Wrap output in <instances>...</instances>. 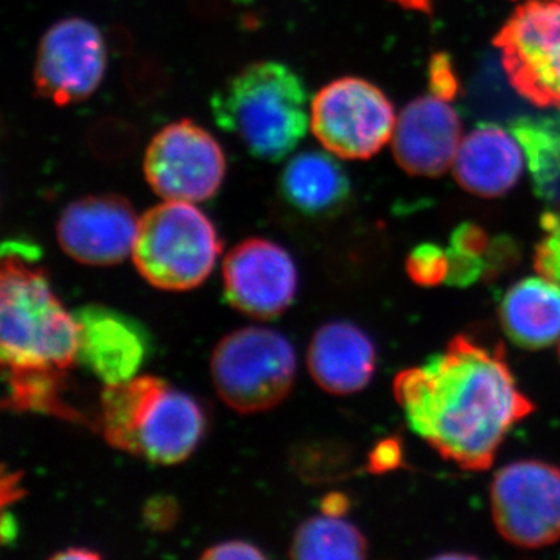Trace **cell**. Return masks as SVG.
<instances>
[{
  "label": "cell",
  "mask_w": 560,
  "mask_h": 560,
  "mask_svg": "<svg viewBox=\"0 0 560 560\" xmlns=\"http://www.w3.org/2000/svg\"><path fill=\"white\" fill-rule=\"evenodd\" d=\"M448 275L445 283L458 289L474 285L478 279L482 278L488 270V261L486 256H477V254L464 253L448 246Z\"/></svg>",
  "instance_id": "484cf974"
},
{
  "label": "cell",
  "mask_w": 560,
  "mask_h": 560,
  "mask_svg": "<svg viewBox=\"0 0 560 560\" xmlns=\"http://www.w3.org/2000/svg\"><path fill=\"white\" fill-rule=\"evenodd\" d=\"M493 523L504 540L539 550L560 540V469L525 459L497 471L490 486Z\"/></svg>",
  "instance_id": "ba28073f"
},
{
  "label": "cell",
  "mask_w": 560,
  "mask_h": 560,
  "mask_svg": "<svg viewBox=\"0 0 560 560\" xmlns=\"http://www.w3.org/2000/svg\"><path fill=\"white\" fill-rule=\"evenodd\" d=\"M220 253L212 221L194 202L167 200L140 217L131 257L151 285L186 291L209 278Z\"/></svg>",
  "instance_id": "277c9868"
},
{
  "label": "cell",
  "mask_w": 560,
  "mask_h": 560,
  "mask_svg": "<svg viewBox=\"0 0 560 560\" xmlns=\"http://www.w3.org/2000/svg\"><path fill=\"white\" fill-rule=\"evenodd\" d=\"M404 460V451L399 440H385L375 445L370 455V470L374 474L399 469Z\"/></svg>",
  "instance_id": "f1b7e54d"
},
{
  "label": "cell",
  "mask_w": 560,
  "mask_h": 560,
  "mask_svg": "<svg viewBox=\"0 0 560 560\" xmlns=\"http://www.w3.org/2000/svg\"><path fill=\"white\" fill-rule=\"evenodd\" d=\"M407 272L420 287H436L445 283L448 275L447 249L423 243L411 250L407 259Z\"/></svg>",
  "instance_id": "cb8c5ba5"
},
{
  "label": "cell",
  "mask_w": 560,
  "mask_h": 560,
  "mask_svg": "<svg viewBox=\"0 0 560 560\" xmlns=\"http://www.w3.org/2000/svg\"><path fill=\"white\" fill-rule=\"evenodd\" d=\"M143 173L164 200L202 202L220 190L226 156L209 131L184 119L154 136L143 158Z\"/></svg>",
  "instance_id": "9c48e42d"
},
{
  "label": "cell",
  "mask_w": 560,
  "mask_h": 560,
  "mask_svg": "<svg viewBox=\"0 0 560 560\" xmlns=\"http://www.w3.org/2000/svg\"><path fill=\"white\" fill-rule=\"evenodd\" d=\"M213 385L221 400L242 415L278 407L293 388L296 357L289 340L265 327H245L226 335L210 359Z\"/></svg>",
  "instance_id": "5b68a950"
},
{
  "label": "cell",
  "mask_w": 560,
  "mask_h": 560,
  "mask_svg": "<svg viewBox=\"0 0 560 560\" xmlns=\"http://www.w3.org/2000/svg\"><path fill=\"white\" fill-rule=\"evenodd\" d=\"M175 501L171 499H154L149 501L145 510V521L151 528L167 529L171 528L176 521Z\"/></svg>",
  "instance_id": "4dcf8cb0"
},
{
  "label": "cell",
  "mask_w": 560,
  "mask_h": 560,
  "mask_svg": "<svg viewBox=\"0 0 560 560\" xmlns=\"http://www.w3.org/2000/svg\"><path fill=\"white\" fill-rule=\"evenodd\" d=\"M206 423L198 401L167 385L151 404L140 427L139 455L153 463H183L200 444Z\"/></svg>",
  "instance_id": "e0dca14e"
},
{
  "label": "cell",
  "mask_w": 560,
  "mask_h": 560,
  "mask_svg": "<svg viewBox=\"0 0 560 560\" xmlns=\"http://www.w3.org/2000/svg\"><path fill=\"white\" fill-rule=\"evenodd\" d=\"M79 353L83 363L106 385L136 377L150 352V337L142 326L103 305H86L75 313Z\"/></svg>",
  "instance_id": "5bb4252c"
},
{
  "label": "cell",
  "mask_w": 560,
  "mask_h": 560,
  "mask_svg": "<svg viewBox=\"0 0 560 560\" xmlns=\"http://www.w3.org/2000/svg\"><path fill=\"white\" fill-rule=\"evenodd\" d=\"M313 135L342 160H370L386 145L396 113L370 81L345 77L326 84L312 102Z\"/></svg>",
  "instance_id": "52a82bcc"
},
{
  "label": "cell",
  "mask_w": 560,
  "mask_h": 560,
  "mask_svg": "<svg viewBox=\"0 0 560 560\" xmlns=\"http://www.w3.org/2000/svg\"><path fill=\"white\" fill-rule=\"evenodd\" d=\"M307 364L320 388L348 396L370 385L377 366V350L359 326L335 320L313 335Z\"/></svg>",
  "instance_id": "9a60e30c"
},
{
  "label": "cell",
  "mask_w": 560,
  "mask_h": 560,
  "mask_svg": "<svg viewBox=\"0 0 560 560\" xmlns=\"http://www.w3.org/2000/svg\"><path fill=\"white\" fill-rule=\"evenodd\" d=\"M102 555L97 551L86 550V548H69L68 551L55 555V560H95L101 559Z\"/></svg>",
  "instance_id": "d6a6232c"
},
{
  "label": "cell",
  "mask_w": 560,
  "mask_h": 560,
  "mask_svg": "<svg viewBox=\"0 0 560 560\" xmlns=\"http://www.w3.org/2000/svg\"><path fill=\"white\" fill-rule=\"evenodd\" d=\"M5 371L7 396L3 408L14 411L46 412L69 422H86L84 416L65 399L68 371L54 368Z\"/></svg>",
  "instance_id": "7402d4cb"
},
{
  "label": "cell",
  "mask_w": 560,
  "mask_h": 560,
  "mask_svg": "<svg viewBox=\"0 0 560 560\" xmlns=\"http://www.w3.org/2000/svg\"><path fill=\"white\" fill-rule=\"evenodd\" d=\"M223 280L232 307L256 319L282 315L298 290L290 254L265 238H248L234 246L224 259Z\"/></svg>",
  "instance_id": "8fae6325"
},
{
  "label": "cell",
  "mask_w": 560,
  "mask_h": 560,
  "mask_svg": "<svg viewBox=\"0 0 560 560\" xmlns=\"http://www.w3.org/2000/svg\"><path fill=\"white\" fill-rule=\"evenodd\" d=\"M521 142L499 125L482 124L464 138L453 161L459 186L482 198H497L521 179Z\"/></svg>",
  "instance_id": "2e32d148"
},
{
  "label": "cell",
  "mask_w": 560,
  "mask_h": 560,
  "mask_svg": "<svg viewBox=\"0 0 560 560\" xmlns=\"http://www.w3.org/2000/svg\"><path fill=\"white\" fill-rule=\"evenodd\" d=\"M106 61L105 39L92 22L58 21L39 43L33 77L36 91L58 106L86 101L101 86Z\"/></svg>",
  "instance_id": "30bf717a"
},
{
  "label": "cell",
  "mask_w": 560,
  "mask_h": 560,
  "mask_svg": "<svg viewBox=\"0 0 560 560\" xmlns=\"http://www.w3.org/2000/svg\"><path fill=\"white\" fill-rule=\"evenodd\" d=\"M393 389L410 429L469 471L488 470L510 431L536 410L518 388L503 345H481L467 335L399 372Z\"/></svg>",
  "instance_id": "6da1fadb"
},
{
  "label": "cell",
  "mask_w": 560,
  "mask_h": 560,
  "mask_svg": "<svg viewBox=\"0 0 560 560\" xmlns=\"http://www.w3.org/2000/svg\"><path fill=\"white\" fill-rule=\"evenodd\" d=\"M540 223L545 235L537 245L534 268L540 276L560 285V209L545 213Z\"/></svg>",
  "instance_id": "d4e9b609"
},
{
  "label": "cell",
  "mask_w": 560,
  "mask_h": 560,
  "mask_svg": "<svg viewBox=\"0 0 560 560\" xmlns=\"http://www.w3.org/2000/svg\"><path fill=\"white\" fill-rule=\"evenodd\" d=\"M16 242L3 246L0 357L9 370L68 371L79 353V324L55 296L43 268Z\"/></svg>",
  "instance_id": "7a4b0ae2"
},
{
  "label": "cell",
  "mask_w": 560,
  "mask_h": 560,
  "mask_svg": "<svg viewBox=\"0 0 560 560\" xmlns=\"http://www.w3.org/2000/svg\"><path fill=\"white\" fill-rule=\"evenodd\" d=\"M267 556L256 545L248 541L230 540L223 544L213 545L202 552L201 559L228 560V559H265Z\"/></svg>",
  "instance_id": "f546056e"
},
{
  "label": "cell",
  "mask_w": 560,
  "mask_h": 560,
  "mask_svg": "<svg viewBox=\"0 0 560 560\" xmlns=\"http://www.w3.org/2000/svg\"><path fill=\"white\" fill-rule=\"evenodd\" d=\"M290 556L301 560H360L368 556L363 533L341 517H312L291 541Z\"/></svg>",
  "instance_id": "603a6c76"
},
{
  "label": "cell",
  "mask_w": 560,
  "mask_h": 560,
  "mask_svg": "<svg viewBox=\"0 0 560 560\" xmlns=\"http://www.w3.org/2000/svg\"><path fill=\"white\" fill-rule=\"evenodd\" d=\"M512 88L539 108L560 109V0H528L497 35Z\"/></svg>",
  "instance_id": "8992f818"
},
{
  "label": "cell",
  "mask_w": 560,
  "mask_h": 560,
  "mask_svg": "<svg viewBox=\"0 0 560 560\" xmlns=\"http://www.w3.org/2000/svg\"><path fill=\"white\" fill-rule=\"evenodd\" d=\"M407 10L420 11V13H430L431 0H393Z\"/></svg>",
  "instance_id": "836d02e7"
},
{
  "label": "cell",
  "mask_w": 560,
  "mask_h": 560,
  "mask_svg": "<svg viewBox=\"0 0 560 560\" xmlns=\"http://www.w3.org/2000/svg\"><path fill=\"white\" fill-rule=\"evenodd\" d=\"M510 131L521 142L537 197L560 209V114L514 121Z\"/></svg>",
  "instance_id": "44dd1931"
},
{
  "label": "cell",
  "mask_w": 560,
  "mask_h": 560,
  "mask_svg": "<svg viewBox=\"0 0 560 560\" xmlns=\"http://www.w3.org/2000/svg\"><path fill=\"white\" fill-rule=\"evenodd\" d=\"M279 189L291 208L311 217L337 212L349 200L345 168L324 151L296 154L280 173Z\"/></svg>",
  "instance_id": "d6986e66"
},
{
  "label": "cell",
  "mask_w": 560,
  "mask_h": 560,
  "mask_svg": "<svg viewBox=\"0 0 560 560\" xmlns=\"http://www.w3.org/2000/svg\"><path fill=\"white\" fill-rule=\"evenodd\" d=\"M460 130L463 125L451 101L431 92L401 110L394 132V156L410 175L441 176L455 161Z\"/></svg>",
  "instance_id": "4fadbf2b"
},
{
  "label": "cell",
  "mask_w": 560,
  "mask_h": 560,
  "mask_svg": "<svg viewBox=\"0 0 560 560\" xmlns=\"http://www.w3.org/2000/svg\"><path fill=\"white\" fill-rule=\"evenodd\" d=\"M499 312L504 334L518 348L545 349L560 338V285L544 276L514 283Z\"/></svg>",
  "instance_id": "ac0fdd59"
},
{
  "label": "cell",
  "mask_w": 560,
  "mask_h": 560,
  "mask_svg": "<svg viewBox=\"0 0 560 560\" xmlns=\"http://www.w3.org/2000/svg\"><path fill=\"white\" fill-rule=\"evenodd\" d=\"M490 242L488 234L478 224L464 223L459 224L452 234L451 246L453 248L464 250V253L477 254V256H486L489 250Z\"/></svg>",
  "instance_id": "83f0119b"
},
{
  "label": "cell",
  "mask_w": 560,
  "mask_h": 560,
  "mask_svg": "<svg viewBox=\"0 0 560 560\" xmlns=\"http://www.w3.org/2000/svg\"><path fill=\"white\" fill-rule=\"evenodd\" d=\"M167 386L153 375L110 383L102 393L101 427L110 447L139 455V433L151 404Z\"/></svg>",
  "instance_id": "ffe728a7"
},
{
  "label": "cell",
  "mask_w": 560,
  "mask_h": 560,
  "mask_svg": "<svg viewBox=\"0 0 560 560\" xmlns=\"http://www.w3.org/2000/svg\"><path fill=\"white\" fill-rule=\"evenodd\" d=\"M138 226L139 219L127 198L90 195L62 210L57 237L73 260L91 267H113L131 256Z\"/></svg>",
  "instance_id": "7c38bea8"
},
{
  "label": "cell",
  "mask_w": 560,
  "mask_h": 560,
  "mask_svg": "<svg viewBox=\"0 0 560 560\" xmlns=\"http://www.w3.org/2000/svg\"><path fill=\"white\" fill-rule=\"evenodd\" d=\"M559 353H560V348H559Z\"/></svg>",
  "instance_id": "e575fe53"
},
{
  "label": "cell",
  "mask_w": 560,
  "mask_h": 560,
  "mask_svg": "<svg viewBox=\"0 0 560 560\" xmlns=\"http://www.w3.org/2000/svg\"><path fill=\"white\" fill-rule=\"evenodd\" d=\"M320 506H323L324 514L331 515V517H342L345 512L349 510V499L345 493H329V495L324 497Z\"/></svg>",
  "instance_id": "1f68e13d"
},
{
  "label": "cell",
  "mask_w": 560,
  "mask_h": 560,
  "mask_svg": "<svg viewBox=\"0 0 560 560\" xmlns=\"http://www.w3.org/2000/svg\"><path fill=\"white\" fill-rule=\"evenodd\" d=\"M430 91L442 98L452 101L458 92V81L447 55L440 54L430 65Z\"/></svg>",
  "instance_id": "4316f807"
},
{
  "label": "cell",
  "mask_w": 560,
  "mask_h": 560,
  "mask_svg": "<svg viewBox=\"0 0 560 560\" xmlns=\"http://www.w3.org/2000/svg\"><path fill=\"white\" fill-rule=\"evenodd\" d=\"M210 106L217 124L260 161L285 160L307 132V91L283 62L246 66L213 94Z\"/></svg>",
  "instance_id": "3957f363"
}]
</instances>
